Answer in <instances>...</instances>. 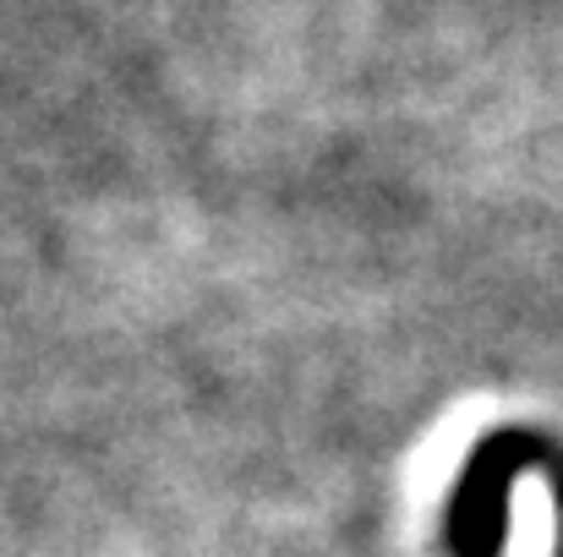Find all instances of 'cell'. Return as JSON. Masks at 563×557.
Here are the masks:
<instances>
[{"mask_svg": "<svg viewBox=\"0 0 563 557\" xmlns=\"http://www.w3.org/2000/svg\"><path fill=\"white\" fill-rule=\"evenodd\" d=\"M520 476H542L553 492V557H563V448L537 432V426H498L487 432L443 503V542L454 557H504V531H509V498Z\"/></svg>", "mask_w": 563, "mask_h": 557, "instance_id": "cell-1", "label": "cell"}]
</instances>
